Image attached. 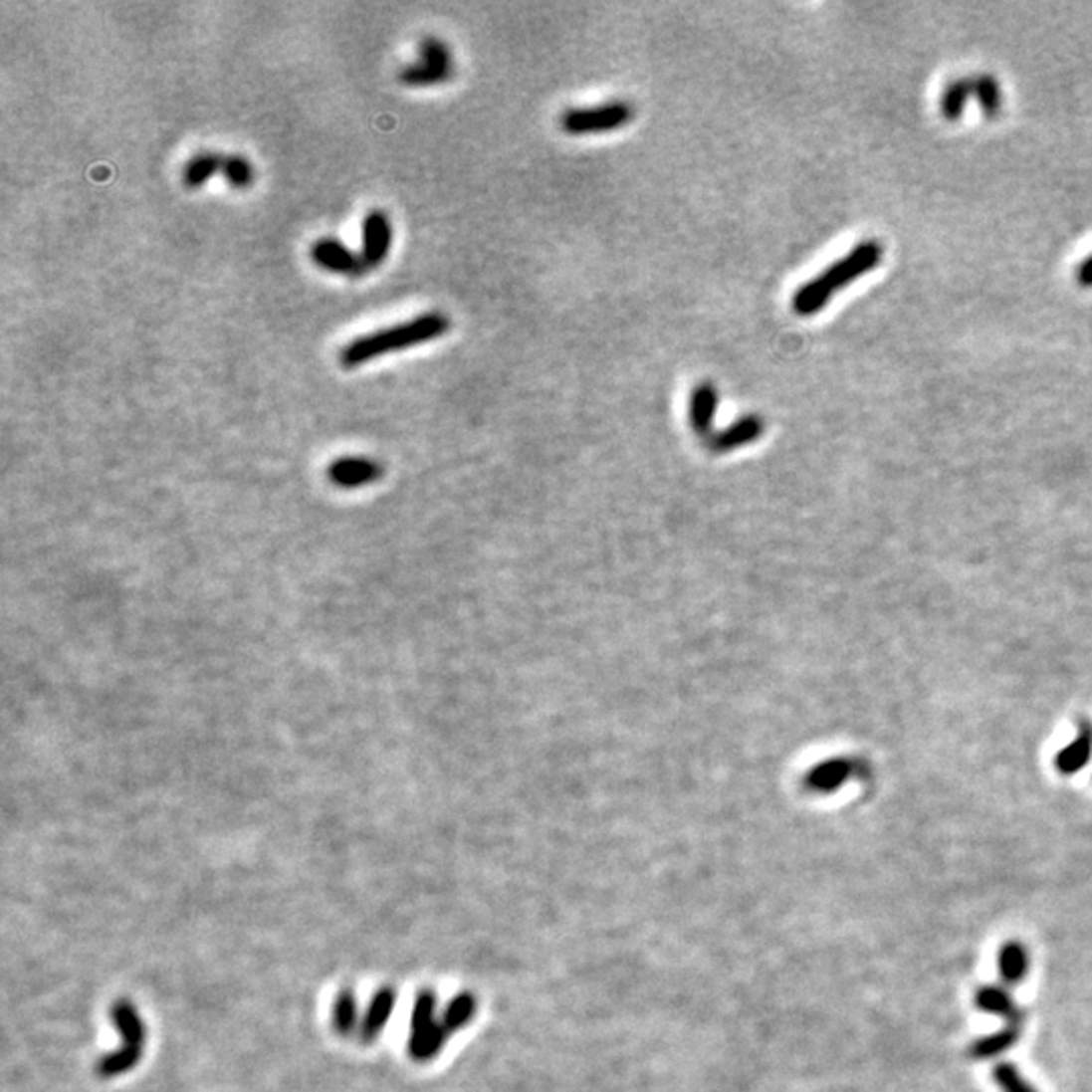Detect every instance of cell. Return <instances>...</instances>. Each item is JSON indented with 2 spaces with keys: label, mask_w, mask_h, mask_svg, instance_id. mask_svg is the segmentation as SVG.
<instances>
[{
  "label": "cell",
  "mask_w": 1092,
  "mask_h": 1092,
  "mask_svg": "<svg viewBox=\"0 0 1092 1092\" xmlns=\"http://www.w3.org/2000/svg\"><path fill=\"white\" fill-rule=\"evenodd\" d=\"M452 328V320L443 312H423L405 323L380 328L346 342L338 352V362L342 368H358L370 360H376L384 354L409 350L431 340L445 336Z\"/></svg>",
  "instance_id": "6da1fadb"
},
{
  "label": "cell",
  "mask_w": 1092,
  "mask_h": 1092,
  "mask_svg": "<svg viewBox=\"0 0 1092 1092\" xmlns=\"http://www.w3.org/2000/svg\"><path fill=\"white\" fill-rule=\"evenodd\" d=\"M882 257L884 247L880 245V241H862L848 255H844L842 260L831 264L819 276L797 288L791 298V310L801 318L817 314L838 290H844L852 282L860 280L864 274L878 268Z\"/></svg>",
  "instance_id": "7a4b0ae2"
},
{
  "label": "cell",
  "mask_w": 1092,
  "mask_h": 1092,
  "mask_svg": "<svg viewBox=\"0 0 1092 1092\" xmlns=\"http://www.w3.org/2000/svg\"><path fill=\"white\" fill-rule=\"evenodd\" d=\"M456 74V61L449 45L433 35H425L419 41L417 61L399 70V82L407 88H435L452 80Z\"/></svg>",
  "instance_id": "3957f363"
},
{
  "label": "cell",
  "mask_w": 1092,
  "mask_h": 1092,
  "mask_svg": "<svg viewBox=\"0 0 1092 1092\" xmlns=\"http://www.w3.org/2000/svg\"><path fill=\"white\" fill-rule=\"evenodd\" d=\"M717 409H719V389L709 380L698 382L690 393V407H688L692 429L698 433L709 431L715 423Z\"/></svg>",
  "instance_id": "ba28073f"
},
{
  "label": "cell",
  "mask_w": 1092,
  "mask_h": 1092,
  "mask_svg": "<svg viewBox=\"0 0 1092 1092\" xmlns=\"http://www.w3.org/2000/svg\"><path fill=\"white\" fill-rule=\"evenodd\" d=\"M1021 1038V1023H1005L1001 1030L978 1038L970 1046V1056L976 1060H989L1011 1050Z\"/></svg>",
  "instance_id": "8fae6325"
},
{
  "label": "cell",
  "mask_w": 1092,
  "mask_h": 1092,
  "mask_svg": "<svg viewBox=\"0 0 1092 1092\" xmlns=\"http://www.w3.org/2000/svg\"><path fill=\"white\" fill-rule=\"evenodd\" d=\"M393 245V223L382 209H372L362 221L360 260L364 270H376L384 264Z\"/></svg>",
  "instance_id": "8992f818"
},
{
  "label": "cell",
  "mask_w": 1092,
  "mask_h": 1092,
  "mask_svg": "<svg viewBox=\"0 0 1092 1092\" xmlns=\"http://www.w3.org/2000/svg\"><path fill=\"white\" fill-rule=\"evenodd\" d=\"M332 472L338 480L354 482V480H364V478L374 476V466L370 462H364V460H342V462L334 464Z\"/></svg>",
  "instance_id": "2e32d148"
},
{
  "label": "cell",
  "mask_w": 1092,
  "mask_h": 1092,
  "mask_svg": "<svg viewBox=\"0 0 1092 1092\" xmlns=\"http://www.w3.org/2000/svg\"><path fill=\"white\" fill-rule=\"evenodd\" d=\"M1076 280L1082 288H1092V255L1078 266Z\"/></svg>",
  "instance_id": "e0dca14e"
},
{
  "label": "cell",
  "mask_w": 1092,
  "mask_h": 1092,
  "mask_svg": "<svg viewBox=\"0 0 1092 1092\" xmlns=\"http://www.w3.org/2000/svg\"><path fill=\"white\" fill-rule=\"evenodd\" d=\"M993 1078L1001 1092H1040L1011 1062H999L993 1068Z\"/></svg>",
  "instance_id": "9a60e30c"
},
{
  "label": "cell",
  "mask_w": 1092,
  "mask_h": 1092,
  "mask_svg": "<svg viewBox=\"0 0 1092 1092\" xmlns=\"http://www.w3.org/2000/svg\"><path fill=\"white\" fill-rule=\"evenodd\" d=\"M997 972L1001 982L1011 987L1021 983L1030 972V953L1019 941H1007L997 953Z\"/></svg>",
  "instance_id": "9c48e42d"
},
{
  "label": "cell",
  "mask_w": 1092,
  "mask_h": 1092,
  "mask_svg": "<svg viewBox=\"0 0 1092 1092\" xmlns=\"http://www.w3.org/2000/svg\"><path fill=\"white\" fill-rule=\"evenodd\" d=\"M633 119V106L615 100L589 108H570L558 117L560 130L570 136H589L619 130Z\"/></svg>",
  "instance_id": "277c9868"
},
{
  "label": "cell",
  "mask_w": 1092,
  "mask_h": 1092,
  "mask_svg": "<svg viewBox=\"0 0 1092 1092\" xmlns=\"http://www.w3.org/2000/svg\"><path fill=\"white\" fill-rule=\"evenodd\" d=\"M976 1005L982 1011L1003 1017L1007 1023L1023 1021V1011L1015 1005L1011 993L1001 985H982L976 991Z\"/></svg>",
  "instance_id": "30bf717a"
},
{
  "label": "cell",
  "mask_w": 1092,
  "mask_h": 1092,
  "mask_svg": "<svg viewBox=\"0 0 1092 1092\" xmlns=\"http://www.w3.org/2000/svg\"><path fill=\"white\" fill-rule=\"evenodd\" d=\"M221 168H223V156L221 154L209 152V150L197 152L195 156H190L188 162L184 164L182 182H184L186 188L197 190V188L205 186L217 172H221Z\"/></svg>",
  "instance_id": "7c38bea8"
},
{
  "label": "cell",
  "mask_w": 1092,
  "mask_h": 1092,
  "mask_svg": "<svg viewBox=\"0 0 1092 1092\" xmlns=\"http://www.w3.org/2000/svg\"><path fill=\"white\" fill-rule=\"evenodd\" d=\"M221 174L223 178L227 180L229 186L237 188V190H243V188H249L255 180V168L251 164V160L243 154H227L223 156V168H221Z\"/></svg>",
  "instance_id": "5bb4252c"
},
{
  "label": "cell",
  "mask_w": 1092,
  "mask_h": 1092,
  "mask_svg": "<svg viewBox=\"0 0 1092 1092\" xmlns=\"http://www.w3.org/2000/svg\"><path fill=\"white\" fill-rule=\"evenodd\" d=\"M978 100L985 115L993 117L1001 106H1003V94L993 76H970L951 82L941 98V111L947 119H959L966 104L970 100Z\"/></svg>",
  "instance_id": "5b68a950"
},
{
  "label": "cell",
  "mask_w": 1092,
  "mask_h": 1092,
  "mask_svg": "<svg viewBox=\"0 0 1092 1092\" xmlns=\"http://www.w3.org/2000/svg\"><path fill=\"white\" fill-rule=\"evenodd\" d=\"M761 433H763V419H759L755 415H747V417L735 421L723 433H719L713 439V445L717 449H731V447H739L743 443H749V441L757 439Z\"/></svg>",
  "instance_id": "4fadbf2b"
},
{
  "label": "cell",
  "mask_w": 1092,
  "mask_h": 1092,
  "mask_svg": "<svg viewBox=\"0 0 1092 1092\" xmlns=\"http://www.w3.org/2000/svg\"><path fill=\"white\" fill-rule=\"evenodd\" d=\"M310 260L328 274L358 278L366 270L362 266L360 253H354L336 237H320L310 247Z\"/></svg>",
  "instance_id": "52a82bcc"
}]
</instances>
